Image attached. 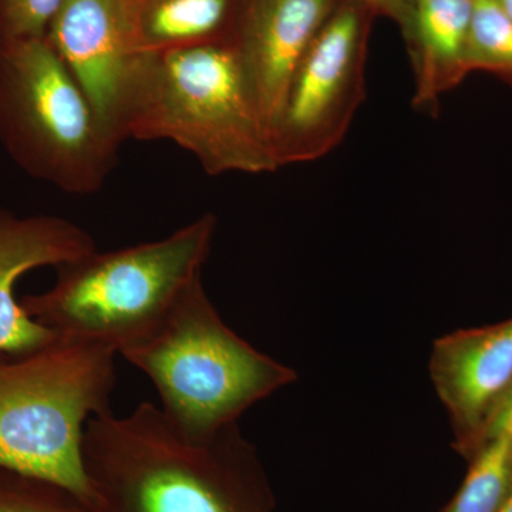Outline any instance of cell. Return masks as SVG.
<instances>
[{
  "label": "cell",
  "mask_w": 512,
  "mask_h": 512,
  "mask_svg": "<svg viewBox=\"0 0 512 512\" xmlns=\"http://www.w3.org/2000/svg\"><path fill=\"white\" fill-rule=\"evenodd\" d=\"M96 512H274L254 447L238 424L192 437L160 407L138 404L87 423L83 443Z\"/></svg>",
  "instance_id": "obj_1"
},
{
  "label": "cell",
  "mask_w": 512,
  "mask_h": 512,
  "mask_svg": "<svg viewBox=\"0 0 512 512\" xmlns=\"http://www.w3.org/2000/svg\"><path fill=\"white\" fill-rule=\"evenodd\" d=\"M217 232L214 214L157 241L100 252L59 266L52 288L20 298L57 335L106 346L117 355L148 338L202 278Z\"/></svg>",
  "instance_id": "obj_2"
},
{
  "label": "cell",
  "mask_w": 512,
  "mask_h": 512,
  "mask_svg": "<svg viewBox=\"0 0 512 512\" xmlns=\"http://www.w3.org/2000/svg\"><path fill=\"white\" fill-rule=\"evenodd\" d=\"M116 356L106 346L60 338L0 353V468L57 485L96 512L84 431L111 409Z\"/></svg>",
  "instance_id": "obj_3"
},
{
  "label": "cell",
  "mask_w": 512,
  "mask_h": 512,
  "mask_svg": "<svg viewBox=\"0 0 512 512\" xmlns=\"http://www.w3.org/2000/svg\"><path fill=\"white\" fill-rule=\"evenodd\" d=\"M126 137L171 141L212 177L281 168L232 42L144 56Z\"/></svg>",
  "instance_id": "obj_4"
},
{
  "label": "cell",
  "mask_w": 512,
  "mask_h": 512,
  "mask_svg": "<svg viewBox=\"0 0 512 512\" xmlns=\"http://www.w3.org/2000/svg\"><path fill=\"white\" fill-rule=\"evenodd\" d=\"M153 383L178 430L205 437L296 379L225 325L197 279L148 338L120 353Z\"/></svg>",
  "instance_id": "obj_5"
},
{
  "label": "cell",
  "mask_w": 512,
  "mask_h": 512,
  "mask_svg": "<svg viewBox=\"0 0 512 512\" xmlns=\"http://www.w3.org/2000/svg\"><path fill=\"white\" fill-rule=\"evenodd\" d=\"M0 141L26 173L74 195L101 190L120 147L47 36L0 45Z\"/></svg>",
  "instance_id": "obj_6"
},
{
  "label": "cell",
  "mask_w": 512,
  "mask_h": 512,
  "mask_svg": "<svg viewBox=\"0 0 512 512\" xmlns=\"http://www.w3.org/2000/svg\"><path fill=\"white\" fill-rule=\"evenodd\" d=\"M367 6H336L293 77L274 131L281 167L328 156L345 140L366 99Z\"/></svg>",
  "instance_id": "obj_7"
},
{
  "label": "cell",
  "mask_w": 512,
  "mask_h": 512,
  "mask_svg": "<svg viewBox=\"0 0 512 512\" xmlns=\"http://www.w3.org/2000/svg\"><path fill=\"white\" fill-rule=\"evenodd\" d=\"M47 39L117 143L126 124L144 56L137 52L121 0H66Z\"/></svg>",
  "instance_id": "obj_8"
},
{
  "label": "cell",
  "mask_w": 512,
  "mask_h": 512,
  "mask_svg": "<svg viewBox=\"0 0 512 512\" xmlns=\"http://www.w3.org/2000/svg\"><path fill=\"white\" fill-rule=\"evenodd\" d=\"M430 375L450 414L461 456L483 447L485 429L512 384V318L437 339Z\"/></svg>",
  "instance_id": "obj_9"
},
{
  "label": "cell",
  "mask_w": 512,
  "mask_h": 512,
  "mask_svg": "<svg viewBox=\"0 0 512 512\" xmlns=\"http://www.w3.org/2000/svg\"><path fill=\"white\" fill-rule=\"evenodd\" d=\"M336 6V0H251L245 9L232 45L272 140L293 77Z\"/></svg>",
  "instance_id": "obj_10"
},
{
  "label": "cell",
  "mask_w": 512,
  "mask_h": 512,
  "mask_svg": "<svg viewBox=\"0 0 512 512\" xmlns=\"http://www.w3.org/2000/svg\"><path fill=\"white\" fill-rule=\"evenodd\" d=\"M96 248L86 229L53 215L19 217L0 208V353H22L55 342L57 335L26 312L16 296L23 275L59 268Z\"/></svg>",
  "instance_id": "obj_11"
},
{
  "label": "cell",
  "mask_w": 512,
  "mask_h": 512,
  "mask_svg": "<svg viewBox=\"0 0 512 512\" xmlns=\"http://www.w3.org/2000/svg\"><path fill=\"white\" fill-rule=\"evenodd\" d=\"M474 0H416L413 42V104L433 110L467 77L466 45Z\"/></svg>",
  "instance_id": "obj_12"
},
{
  "label": "cell",
  "mask_w": 512,
  "mask_h": 512,
  "mask_svg": "<svg viewBox=\"0 0 512 512\" xmlns=\"http://www.w3.org/2000/svg\"><path fill=\"white\" fill-rule=\"evenodd\" d=\"M232 0H127L126 13L140 55L228 43Z\"/></svg>",
  "instance_id": "obj_13"
},
{
  "label": "cell",
  "mask_w": 512,
  "mask_h": 512,
  "mask_svg": "<svg viewBox=\"0 0 512 512\" xmlns=\"http://www.w3.org/2000/svg\"><path fill=\"white\" fill-rule=\"evenodd\" d=\"M512 491V436L494 437L470 458L456 497L443 512H498Z\"/></svg>",
  "instance_id": "obj_14"
},
{
  "label": "cell",
  "mask_w": 512,
  "mask_h": 512,
  "mask_svg": "<svg viewBox=\"0 0 512 512\" xmlns=\"http://www.w3.org/2000/svg\"><path fill=\"white\" fill-rule=\"evenodd\" d=\"M466 69L494 74L512 87V19L497 0H474Z\"/></svg>",
  "instance_id": "obj_15"
},
{
  "label": "cell",
  "mask_w": 512,
  "mask_h": 512,
  "mask_svg": "<svg viewBox=\"0 0 512 512\" xmlns=\"http://www.w3.org/2000/svg\"><path fill=\"white\" fill-rule=\"evenodd\" d=\"M0 512H94L76 495L0 468Z\"/></svg>",
  "instance_id": "obj_16"
},
{
  "label": "cell",
  "mask_w": 512,
  "mask_h": 512,
  "mask_svg": "<svg viewBox=\"0 0 512 512\" xmlns=\"http://www.w3.org/2000/svg\"><path fill=\"white\" fill-rule=\"evenodd\" d=\"M64 2L66 0H0L2 45L46 37Z\"/></svg>",
  "instance_id": "obj_17"
},
{
  "label": "cell",
  "mask_w": 512,
  "mask_h": 512,
  "mask_svg": "<svg viewBox=\"0 0 512 512\" xmlns=\"http://www.w3.org/2000/svg\"><path fill=\"white\" fill-rule=\"evenodd\" d=\"M503 434H511L512 436V384L508 392L505 393L503 400L498 404L497 409H495L490 421H488L483 446L488 440L503 436Z\"/></svg>",
  "instance_id": "obj_18"
},
{
  "label": "cell",
  "mask_w": 512,
  "mask_h": 512,
  "mask_svg": "<svg viewBox=\"0 0 512 512\" xmlns=\"http://www.w3.org/2000/svg\"><path fill=\"white\" fill-rule=\"evenodd\" d=\"M356 2L392 16L407 29H410V25H412L414 2L416 0H356Z\"/></svg>",
  "instance_id": "obj_19"
},
{
  "label": "cell",
  "mask_w": 512,
  "mask_h": 512,
  "mask_svg": "<svg viewBox=\"0 0 512 512\" xmlns=\"http://www.w3.org/2000/svg\"><path fill=\"white\" fill-rule=\"evenodd\" d=\"M500 3L501 8L505 10L508 16L512 19V0H497Z\"/></svg>",
  "instance_id": "obj_20"
},
{
  "label": "cell",
  "mask_w": 512,
  "mask_h": 512,
  "mask_svg": "<svg viewBox=\"0 0 512 512\" xmlns=\"http://www.w3.org/2000/svg\"><path fill=\"white\" fill-rule=\"evenodd\" d=\"M498 512H512V491L510 497L507 498V501H505L503 507Z\"/></svg>",
  "instance_id": "obj_21"
},
{
  "label": "cell",
  "mask_w": 512,
  "mask_h": 512,
  "mask_svg": "<svg viewBox=\"0 0 512 512\" xmlns=\"http://www.w3.org/2000/svg\"><path fill=\"white\" fill-rule=\"evenodd\" d=\"M121 2H123V5L126 6L127 0H121Z\"/></svg>",
  "instance_id": "obj_22"
}]
</instances>
